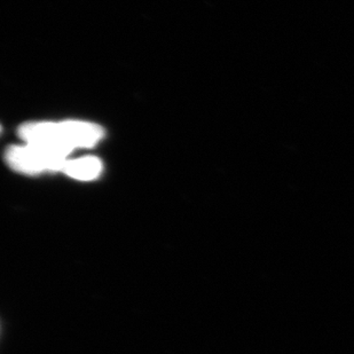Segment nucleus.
Listing matches in <instances>:
<instances>
[{"label":"nucleus","mask_w":354,"mask_h":354,"mask_svg":"<svg viewBox=\"0 0 354 354\" xmlns=\"http://www.w3.org/2000/svg\"><path fill=\"white\" fill-rule=\"evenodd\" d=\"M26 144L40 145L71 154L75 148L92 147L104 138V130L86 122L29 123L19 130Z\"/></svg>","instance_id":"nucleus-1"},{"label":"nucleus","mask_w":354,"mask_h":354,"mask_svg":"<svg viewBox=\"0 0 354 354\" xmlns=\"http://www.w3.org/2000/svg\"><path fill=\"white\" fill-rule=\"evenodd\" d=\"M68 153L40 145L13 146L6 151L8 165L22 174H36L45 171L64 170Z\"/></svg>","instance_id":"nucleus-2"},{"label":"nucleus","mask_w":354,"mask_h":354,"mask_svg":"<svg viewBox=\"0 0 354 354\" xmlns=\"http://www.w3.org/2000/svg\"><path fill=\"white\" fill-rule=\"evenodd\" d=\"M64 172L77 180H93L101 174L102 163L97 158H83L68 160Z\"/></svg>","instance_id":"nucleus-3"}]
</instances>
